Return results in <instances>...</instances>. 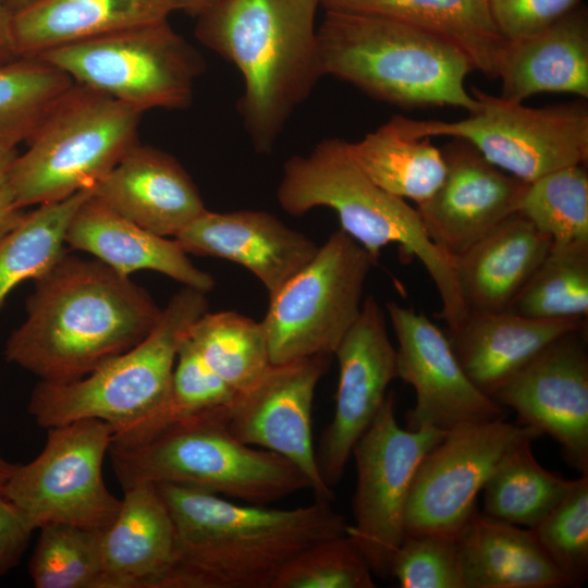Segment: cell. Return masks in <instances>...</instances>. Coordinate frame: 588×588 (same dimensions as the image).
<instances>
[{"instance_id": "1", "label": "cell", "mask_w": 588, "mask_h": 588, "mask_svg": "<svg viewBox=\"0 0 588 588\" xmlns=\"http://www.w3.org/2000/svg\"><path fill=\"white\" fill-rule=\"evenodd\" d=\"M26 308L4 358L49 382L79 379L131 350L162 311L128 275L66 254L35 280Z\"/></svg>"}, {"instance_id": "2", "label": "cell", "mask_w": 588, "mask_h": 588, "mask_svg": "<svg viewBox=\"0 0 588 588\" xmlns=\"http://www.w3.org/2000/svg\"><path fill=\"white\" fill-rule=\"evenodd\" d=\"M156 486L175 530L173 563L160 588H272L292 559L346 534L348 525L331 502L271 509L185 486Z\"/></svg>"}, {"instance_id": "3", "label": "cell", "mask_w": 588, "mask_h": 588, "mask_svg": "<svg viewBox=\"0 0 588 588\" xmlns=\"http://www.w3.org/2000/svg\"><path fill=\"white\" fill-rule=\"evenodd\" d=\"M319 0H215L198 14L197 39L244 78L237 103L254 149L271 154L294 110L324 75Z\"/></svg>"}, {"instance_id": "4", "label": "cell", "mask_w": 588, "mask_h": 588, "mask_svg": "<svg viewBox=\"0 0 588 588\" xmlns=\"http://www.w3.org/2000/svg\"><path fill=\"white\" fill-rule=\"evenodd\" d=\"M281 208L302 216L317 207L334 210L341 230L376 260L381 249L395 244L402 255L416 257L431 278L441 299V318L449 330L468 311L458 289L453 258L428 235L416 207L373 183L352 156L348 142L326 138L307 155L283 164L277 189Z\"/></svg>"}, {"instance_id": "5", "label": "cell", "mask_w": 588, "mask_h": 588, "mask_svg": "<svg viewBox=\"0 0 588 588\" xmlns=\"http://www.w3.org/2000/svg\"><path fill=\"white\" fill-rule=\"evenodd\" d=\"M324 74L403 108L479 102L465 79L474 68L454 46L397 21L326 10L317 29Z\"/></svg>"}, {"instance_id": "6", "label": "cell", "mask_w": 588, "mask_h": 588, "mask_svg": "<svg viewBox=\"0 0 588 588\" xmlns=\"http://www.w3.org/2000/svg\"><path fill=\"white\" fill-rule=\"evenodd\" d=\"M228 407L184 418L137 443H111L109 456L122 489L171 483L257 505L309 489L290 461L233 436Z\"/></svg>"}, {"instance_id": "7", "label": "cell", "mask_w": 588, "mask_h": 588, "mask_svg": "<svg viewBox=\"0 0 588 588\" xmlns=\"http://www.w3.org/2000/svg\"><path fill=\"white\" fill-rule=\"evenodd\" d=\"M206 294L183 286L142 342L85 377L68 382L40 380L27 407L36 424L49 429L98 419L115 432L160 406L170 390L179 347L191 326L208 310Z\"/></svg>"}, {"instance_id": "8", "label": "cell", "mask_w": 588, "mask_h": 588, "mask_svg": "<svg viewBox=\"0 0 588 588\" xmlns=\"http://www.w3.org/2000/svg\"><path fill=\"white\" fill-rule=\"evenodd\" d=\"M140 115L74 83L14 161L8 184L16 205L23 209L93 188L138 143Z\"/></svg>"}, {"instance_id": "9", "label": "cell", "mask_w": 588, "mask_h": 588, "mask_svg": "<svg viewBox=\"0 0 588 588\" xmlns=\"http://www.w3.org/2000/svg\"><path fill=\"white\" fill-rule=\"evenodd\" d=\"M476 110L457 121H389L414 138L451 136L474 147L486 160L524 182L588 160V108L583 101L539 108L492 96L475 87Z\"/></svg>"}, {"instance_id": "10", "label": "cell", "mask_w": 588, "mask_h": 588, "mask_svg": "<svg viewBox=\"0 0 588 588\" xmlns=\"http://www.w3.org/2000/svg\"><path fill=\"white\" fill-rule=\"evenodd\" d=\"M75 83L131 108L182 110L206 63L168 21L63 45L37 54Z\"/></svg>"}, {"instance_id": "11", "label": "cell", "mask_w": 588, "mask_h": 588, "mask_svg": "<svg viewBox=\"0 0 588 588\" xmlns=\"http://www.w3.org/2000/svg\"><path fill=\"white\" fill-rule=\"evenodd\" d=\"M377 260L339 229L313 259L269 296L264 326L273 365L333 356L357 319Z\"/></svg>"}, {"instance_id": "12", "label": "cell", "mask_w": 588, "mask_h": 588, "mask_svg": "<svg viewBox=\"0 0 588 588\" xmlns=\"http://www.w3.org/2000/svg\"><path fill=\"white\" fill-rule=\"evenodd\" d=\"M112 436V427L98 419L52 427L37 457L16 464L4 492L33 530L50 524L105 529L114 520L121 499L102 476Z\"/></svg>"}, {"instance_id": "13", "label": "cell", "mask_w": 588, "mask_h": 588, "mask_svg": "<svg viewBox=\"0 0 588 588\" xmlns=\"http://www.w3.org/2000/svg\"><path fill=\"white\" fill-rule=\"evenodd\" d=\"M444 432L401 428L395 395L389 391L376 418L353 448L357 483L354 523L347 525L346 534L378 577L390 576L393 555L405 535L404 512L416 468Z\"/></svg>"}, {"instance_id": "14", "label": "cell", "mask_w": 588, "mask_h": 588, "mask_svg": "<svg viewBox=\"0 0 588 588\" xmlns=\"http://www.w3.org/2000/svg\"><path fill=\"white\" fill-rule=\"evenodd\" d=\"M542 433L505 418L468 422L444 432L420 460L404 512L405 534H456L477 509V497L504 455Z\"/></svg>"}, {"instance_id": "15", "label": "cell", "mask_w": 588, "mask_h": 588, "mask_svg": "<svg viewBox=\"0 0 588 588\" xmlns=\"http://www.w3.org/2000/svg\"><path fill=\"white\" fill-rule=\"evenodd\" d=\"M332 356L316 355L271 365L226 408L229 430L243 443L277 453L306 477L316 500L331 502L313 443V403Z\"/></svg>"}, {"instance_id": "16", "label": "cell", "mask_w": 588, "mask_h": 588, "mask_svg": "<svg viewBox=\"0 0 588 588\" xmlns=\"http://www.w3.org/2000/svg\"><path fill=\"white\" fill-rule=\"evenodd\" d=\"M587 327L558 338L514 373L492 400L519 424L548 433L567 464L588 475Z\"/></svg>"}, {"instance_id": "17", "label": "cell", "mask_w": 588, "mask_h": 588, "mask_svg": "<svg viewBox=\"0 0 588 588\" xmlns=\"http://www.w3.org/2000/svg\"><path fill=\"white\" fill-rule=\"evenodd\" d=\"M339 381L332 420L316 451L323 481L341 480L353 448L381 409L390 383L397 378L396 347L390 341L387 313L369 295L333 354Z\"/></svg>"}, {"instance_id": "18", "label": "cell", "mask_w": 588, "mask_h": 588, "mask_svg": "<svg viewBox=\"0 0 588 588\" xmlns=\"http://www.w3.org/2000/svg\"><path fill=\"white\" fill-rule=\"evenodd\" d=\"M397 342V378L413 387L416 402L406 428L448 431L457 426L505 418L504 407L468 379L448 335L424 314L395 302L385 305Z\"/></svg>"}, {"instance_id": "19", "label": "cell", "mask_w": 588, "mask_h": 588, "mask_svg": "<svg viewBox=\"0 0 588 588\" xmlns=\"http://www.w3.org/2000/svg\"><path fill=\"white\" fill-rule=\"evenodd\" d=\"M445 174L436 193L417 205L429 237L452 258L517 212L527 186L455 139L442 149Z\"/></svg>"}, {"instance_id": "20", "label": "cell", "mask_w": 588, "mask_h": 588, "mask_svg": "<svg viewBox=\"0 0 588 588\" xmlns=\"http://www.w3.org/2000/svg\"><path fill=\"white\" fill-rule=\"evenodd\" d=\"M174 240L187 254L241 265L262 283L269 296L304 268L318 249L304 233L262 210L206 209Z\"/></svg>"}, {"instance_id": "21", "label": "cell", "mask_w": 588, "mask_h": 588, "mask_svg": "<svg viewBox=\"0 0 588 588\" xmlns=\"http://www.w3.org/2000/svg\"><path fill=\"white\" fill-rule=\"evenodd\" d=\"M124 218L173 238L207 208L189 174L170 154L137 143L91 188Z\"/></svg>"}, {"instance_id": "22", "label": "cell", "mask_w": 588, "mask_h": 588, "mask_svg": "<svg viewBox=\"0 0 588 588\" xmlns=\"http://www.w3.org/2000/svg\"><path fill=\"white\" fill-rule=\"evenodd\" d=\"M120 511L102 530L98 588H160L174 559L175 530L158 488H123Z\"/></svg>"}, {"instance_id": "23", "label": "cell", "mask_w": 588, "mask_h": 588, "mask_svg": "<svg viewBox=\"0 0 588 588\" xmlns=\"http://www.w3.org/2000/svg\"><path fill=\"white\" fill-rule=\"evenodd\" d=\"M65 244L89 253L124 275L152 270L206 293L215 286L212 275L198 269L174 238L169 240L137 225L93 194L70 220Z\"/></svg>"}, {"instance_id": "24", "label": "cell", "mask_w": 588, "mask_h": 588, "mask_svg": "<svg viewBox=\"0 0 588 588\" xmlns=\"http://www.w3.org/2000/svg\"><path fill=\"white\" fill-rule=\"evenodd\" d=\"M551 238L519 212L453 257L467 311H506L551 249Z\"/></svg>"}, {"instance_id": "25", "label": "cell", "mask_w": 588, "mask_h": 588, "mask_svg": "<svg viewBox=\"0 0 588 588\" xmlns=\"http://www.w3.org/2000/svg\"><path fill=\"white\" fill-rule=\"evenodd\" d=\"M587 320H546L511 311H469L449 330L452 350L468 379L492 399L497 390L547 345Z\"/></svg>"}, {"instance_id": "26", "label": "cell", "mask_w": 588, "mask_h": 588, "mask_svg": "<svg viewBox=\"0 0 588 588\" xmlns=\"http://www.w3.org/2000/svg\"><path fill=\"white\" fill-rule=\"evenodd\" d=\"M503 99L523 102L541 93L588 98V16L580 4L546 29L506 42L498 77Z\"/></svg>"}, {"instance_id": "27", "label": "cell", "mask_w": 588, "mask_h": 588, "mask_svg": "<svg viewBox=\"0 0 588 588\" xmlns=\"http://www.w3.org/2000/svg\"><path fill=\"white\" fill-rule=\"evenodd\" d=\"M175 0H39L12 13L17 57L168 21Z\"/></svg>"}, {"instance_id": "28", "label": "cell", "mask_w": 588, "mask_h": 588, "mask_svg": "<svg viewBox=\"0 0 588 588\" xmlns=\"http://www.w3.org/2000/svg\"><path fill=\"white\" fill-rule=\"evenodd\" d=\"M464 588H560L566 581L529 528L476 510L456 532Z\"/></svg>"}, {"instance_id": "29", "label": "cell", "mask_w": 588, "mask_h": 588, "mask_svg": "<svg viewBox=\"0 0 588 588\" xmlns=\"http://www.w3.org/2000/svg\"><path fill=\"white\" fill-rule=\"evenodd\" d=\"M326 10L382 16L437 37L462 51L474 71L497 78L506 41L488 0H320Z\"/></svg>"}, {"instance_id": "30", "label": "cell", "mask_w": 588, "mask_h": 588, "mask_svg": "<svg viewBox=\"0 0 588 588\" xmlns=\"http://www.w3.org/2000/svg\"><path fill=\"white\" fill-rule=\"evenodd\" d=\"M348 145L355 161L373 183L416 206L428 200L443 181L442 150L430 138L404 135L390 121Z\"/></svg>"}, {"instance_id": "31", "label": "cell", "mask_w": 588, "mask_h": 588, "mask_svg": "<svg viewBox=\"0 0 588 588\" xmlns=\"http://www.w3.org/2000/svg\"><path fill=\"white\" fill-rule=\"evenodd\" d=\"M532 439L514 445L487 480L482 513L516 526L531 528L566 495L574 480L551 473L538 463Z\"/></svg>"}, {"instance_id": "32", "label": "cell", "mask_w": 588, "mask_h": 588, "mask_svg": "<svg viewBox=\"0 0 588 588\" xmlns=\"http://www.w3.org/2000/svg\"><path fill=\"white\" fill-rule=\"evenodd\" d=\"M91 188L64 199L38 205L0 238V310L21 282L38 279L65 254V232Z\"/></svg>"}, {"instance_id": "33", "label": "cell", "mask_w": 588, "mask_h": 588, "mask_svg": "<svg viewBox=\"0 0 588 588\" xmlns=\"http://www.w3.org/2000/svg\"><path fill=\"white\" fill-rule=\"evenodd\" d=\"M188 339L236 394L253 385L272 365L261 321L234 310H207L191 326Z\"/></svg>"}, {"instance_id": "34", "label": "cell", "mask_w": 588, "mask_h": 588, "mask_svg": "<svg viewBox=\"0 0 588 588\" xmlns=\"http://www.w3.org/2000/svg\"><path fill=\"white\" fill-rule=\"evenodd\" d=\"M74 83L38 56L0 62V139L28 142Z\"/></svg>"}, {"instance_id": "35", "label": "cell", "mask_w": 588, "mask_h": 588, "mask_svg": "<svg viewBox=\"0 0 588 588\" xmlns=\"http://www.w3.org/2000/svg\"><path fill=\"white\" fill-rule=\"evenodd\" d=\"M236 393L203 359L187 336L182 341L163 403L148 415L113 432L112 443L146 440L193 415L228 407Z\"/></svg>"}, {"instance_id": "36", "label": "cell", "mask_w": 588, "mask_h": 588, "mask_svg": "<svg viewBox=\"0 0 588 588\" xmlns=\"http://www.w3.org/2000/svg\"><path fill=\"white\" fill-rule=\"evenodd\" d=\"M506 311L546 320H587L588 243L553 245Z\"/></svg>"}, {"instance_id": "37", "label": "cell", "mask_w": 588, "mask_h": 588, "mask_svg": "<svg viewBox=\"0 0 588 588\" xmlns=\"http://www.w3.org/2000/svg\"><path fill=\"white\" fill-rule=\"evenodd\" d=\"M573 164L527 183L517 212L553 245L588 243V173Z\"/></svg>"}, {"instance_id": "38", "label": "cell", "mask_w": 588, "mask_h": 588, "mask_svg": "<svg viewBox=\"0 0 588 588\" xmlns=\"http://www.w3.org/2000/svg\"><path fill=\"white\" fill-rule=\"evenodd\" d=\"M39 530L28 563L36 588H98L103 529L50 524Z\"/></svg>"}, {"instance_id": "39", "label": "cell", "mask_w": 588, "mask_h": 588, "mask_svg": "<svg viewBox=\"0 0 588 588\" xmlns=\"http://www.w3.org/2000/svg\"><path fill=\"white\" fill-rule=\"evenodd\" d=\"M529 529L566 586L580 587L588 577V475L574 479L563 500Z\"/></svg>"}, {"instance_id": "40", "label": "cell", "mask_w": 588, "mask_h": 588, "mask_svg": "<svg viewBox=\"0 0 588 588\" xmlns=\"http://www.w3.org/2000/svg\"><path fill=\"white\" fill-rule=\"evenodd\" d=\"M373 572L347 535L322 540L292 559L272 588H373Z\"/></svg>"}, {"instance_id": "41", "label": "cell", "mask_w": 588, "mask_h": 588, "mask_svg": "<svg viewBox=\"0 0 588 588\" xmlns=\"http://www.w3.org/2000/svg\"><path fill=\"white\" fill-rule=\"evenodd\" d=\"M390 576L402 588H464L456 534H405Z\"/></svg>"}, {"instance_id": "42", "label": "cell", "mask_w": 588, "mask_h": 588, "mask_svg": "<svg viewBox=\"0 0 588 588\" xmlns=\"http://www.w3.org/2000/svg\"><path fill=\"white\" fill-rule=\"evenodd\" d=\"M492 21L506 42L532 36L575 10L581 0H488Z\"/></svg>"}, {"instance_id": "43", "label": "cell", "mask_w": 588, "mask_h": 588, "mask_svg": "<svg viewBox=\"0 0 588 588\" xmlns=\"http://www.w3.org/2000/svg\"><path fill=\"white\" fill-rule=\"evenodd\" d=\"M5 479L0 476V578L19 564L34 531L7 497Z\"/></svg>"}, {"instance_id": "44", "label": "cell", "mask_w": 588, "mask_h": 588, "mask_svg": "<svg viewBox=\"0 0 588 588\" xmlns=\"http://www.w3.org/2000/svg\"><path fill=\"white\" fill-rule=\"evenodd\" d=\"M24 212L14 199L13 193L8 184L0 185V238L14 228L22 219Z\"/></svg>"}, {"instance_id": "45", "label": "cell", "mask_w": 588, "mask_h": 588, "mask_svg": "<svg viewBox=\"0 0 588 588\" xmlns=\"http://www.w3.org/2000/svg\"><path fill=\"white\" fill-rule=\"evenodd\" d=\"M17 57L12 39V13L0 0V62Z\"/></svg>"}, {"instance_id": "46", "label": "cell", "mask_w": 588, "mask_h": 588, "mask_svg": "<svg viewBox=\"0 0 588 588\" xmlns=\"http://www.w3.org/2000/svg\"><path fill=\"white\" fill-rule=\"evenodd\" d=\"M17 156L16 146L0 139V185L8 182L10 171Z\"/></svg>"}, {"instance_id": "47", "label": "cell", "mask_w": 588, "mask_h": 588, "mask_svg": "<svg viewBox=\"0 0 588 588\" xmlns=\"http://www.w3.org/2000/svg\"><path fill=\"white\" fill-rule=\"evenodd\" d=\"M177 10H183L189 14L198 15L215 0H175Z\"/></svg>"}, {"instance_id": "48", "label": "cell", "mask_w": 588, "mask_h": 588, "mask_svg": "<svg viewBox=\"0 0 588 588\" xmlns=\"http://www.w3.org/2000/svg\"><path fill=\"white\" fill-rule=\"evenodd\" d=\"M37 1L39 0H3V3L10 10L11 13H14Z\"/></svg>"}, {"instance_id": "49", "label": "cell", "mask_w": 588, "mask_h": 588, "mask_svg": "<svg viewBox=\"0 0 588 588\" xmlns=\"http://www.w3.org/2000/svg\"><path fill=\"white\" fill-rule=\"evenodd\" d=\"M15 466L16 464L10 463L0 457V476L3 478H8L15 468Z\"/></svg>"}, {"instance_id": "50", "label": "cell", "mask_w": 588, "mask_h": 588, "mask_svg": "<svg viewBox=\"0 0 588 588\" xmlns=\"http://www.w3.org/2000/svg\"><path fill=\"white\" fill-rule=\"evenodd\" d=\"M319 2H320V0H319Z\"/></svg>"}]
</instances>
